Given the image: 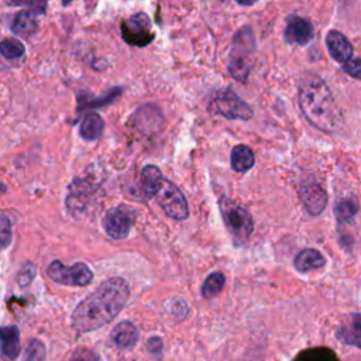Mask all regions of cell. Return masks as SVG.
<instances>
[{"label":"cell","mask_w":361,"mask_h":361,"mask_svg":"<svg viewBox=\"0 0 361 361\" xmlns=\"http://www.w3.org/2000/svg\"><path fill=\"white\" fill-rule=\"evenodd\" d=\"M130 286L126 279L113 277L102 282L78 304L71 316V326L78 333H89L112 322L126 307Z\"/></svg>","instance_id":"cell-1"},{"label":"cell","mask_w":361,"mask_h":361,"mask_svg":"<svg viewBox=\"0 0 361 361\" xmlns=\"http://www.w3.org/2000/svg\"><path fill=\"white\" fill-rule=\"evenodd\" d=\"M299 107L308 122L325 133H336L343 126V117L325 81L314 74L300 79Z\"/></svg>","instance_id":"cell-2"},{"label":"cell","mask_w":361,"mask_h":361,"mask_svg":"<svg viewBox=\"0 0 361 361\" xmlns=\"http://www.w3.org/2000/svg\"><path fill=\"white\" fill-rule=\"evenodd\" d=\"M256 37L252 27L240 29L231 44L227 68L230 75L238 82H247L256 61Z\"/></svg>","instance_id":"cell-3"},{"label":"cell","mask_w":361,"mask_h":361,"mask_svg":"<svg viewBox=\"0 0 361 361\" xmlns=\"http://www.w3.org/2000/svg\"><path fill=\"white\" fill-rule=\"evenodd\" d=\"M219 206L224 224L233 236L236 245L246 243L254 230V222L249 210L227 198H222Z\"/></svg>","instance_id":"cell-4"},{"label":"cell","mask_w":361,"mask_h":361,"mask_svg":"<svg viewBox=\"0 0 361 361\" xmlns=\"http://www.w3.org/2000/svg\"><path fill=\"white\" fill-rule=\"evenodd\" d=\"M209 112L230 120H250L254 114L252 106L246 103L233 89H224L215 93L209 105Z\"/></svg>","instance_id":"cell-5"},{"label":"cell","mask_w":361,"mask_h":361,"mask_svg":"<svg viewBox=\"0 0 361 361\" xmlns=\"http://www.w3.org/2000/svg\"><path fill=\"white\" fill-rule=\"evenodd\" d=\"M47 274L52 281L68 286H86L93 279V272L85 263L67 267L61 261L55 260L48 266Z\"/></svg>","instance_id":"cell-6"},{"label":"cell","mask_w":361,"mask_h":361,"mask_svg":"<svg viewBox=\"0 0 361 361\" xmlns=\"http://www.w3.org/2000/svg\"><path fill=\"white\" fill-rule=\"evenodd\" d=\"M137 217V212L128 206L120 205L106 212L103 217V226L106 233L114 240H123L129 236L135 222Z\"/></svg>","instance_id":"cell-7"},{"label":"cell","mask_w":361,"mask_h":361,"mask_svg":"<svg viewBox=\"0 0 361 361\" xmlns=\"http://www.w3.org/2000/svg\"><path fill=\"white\" fill-rule=\"evenodd\" d=\"M157 201L160 206L164 209V212L175 219V220H185L190 215L188 209V202L184 197V194L180 192V190L172 184L171 180L164 179L162 187L157 194Z\"/></svg>","instance_id":"cell-8"},{"label":"cell","mask_w":361,"mask_h":361,"mask_svg":"<svg viewBox=\"0 0 361 361\" xmlns=\"http://www.w3.org/2000/svg\"><path fill=\"white\" fill-rule=\"evenodd\" d=\"M122 37L128 44L133 47L148 45L155 38V34L151 30L150 17L146 13L140 12L126 19L122 23Z\"/></svg>","instance_id":"cell-9"},{"label":"cell","mask_w":361,"mask_h":361,"mask_svg":"<svg viewBox=\"0 0 361 361\" xmlns=\"http://www.w3.org/2000/svg\"><path fill=\"white\" fill-rule=\"evenodd\" d=\"M284 37L289 44L307 45L315 37V27L308 19L291 16L288 19Z\"/></svg>","instance_id":"cell-10"},{"label":"cell","mask_w":361,"mask_h":361,"mask_svg":"<svg viewBox=\"0 0 361 361\" xmlns=\"http://www.w3.org/2000/svg\"><path fill=\"white\" fill-rule=\"evenodd\" d=\"M300 201H302L307 212L312 216L321 215L328 205V194L318 183H307L300 187Z\"/></svg>","instance_id":"cell-11"},{"label":"cell","mask_w":361,"mask_h":361,"mask_svg":"<svg viewBox=\"0 0 361 361\" xmlns=\"http://www.w3.org/2000/svg\"><path fill=\"white\" fill-rule=\"evenodd\" d=\"M326 45L330 56L336 63L344 64L353 58V45L350 44L347 37L337 30H332L328 33Z\"/></svg>","instance_id":"cell-12"},{"label":"cell","mask_w":361,"mask_h":361,"mask_svg":"<svg viewBox=\"0 0 361 361\" xmlns=\"http://www.w3.org/2000/svg\"><path fill=\"white\" fill-rule=\"evenodd\" d=\"M0 354L5 360H16L20 354V330L17 326H0Z\"/></svg>","instance_id":"cell-13"},{"label":"cell","mask_w":361,"mask_h":361,"mask_svg":"<svg viewBox=\"0 0 361 361\" xmlns=\"http://www.w3.org/2000/svg\"><path fill=\"white\" fill-rule=\"evenodd\" d=\"M112 341L120 350H132L139 341V329L135 323L125 321L120 322L112 330Z\"/></svg>","instance_id":"cell-14"},{"label":"cell","mask_w":361,"mask_h":361,"mask_svg":"<svg viewBox=\"0 0 361 361\" xmlns=\"http://www.w3.org/2000/svg\"><path fill=\"white\" fill-rule=\"evenodd\" d=\"M164 183L162 174L158 167L147 165L141 169L140 176V195L146 199L157 197L158 191L161 190Z\"/></svg>","instance_id":"cell-15"},{"label":"cell","mask_w":361,"mask_h":361,"mask_svg":"<svg viewBox=\"0 0 361 361\" xmlns=\"http://www.w3.org/2000/svg\"><path fill=\"white\" fill-rule=\"evenodd\" d=\"M293 266L299 272H311L323 268L326 266V259L315 249H305L295 257Z\"/></svg>","instance_id":"cell-16"},{"label":"cell","mask_w":361,"mask_h":361,"mask_svg":"<svg viewBox=\"0 0 361 361\" xmlns=\"http://www.w3.org/2000/svg\"><path fill=\"white\" fill-rule=\"evenodd\" d=\"M337 339L344 344L361 348V315H351L350 319L337 330Z\"/></svg>","instance_id":"cell-17"},{"label":"cell","mask_w":361,"mask_h":361,"mask_svg":"<svg viewBox=\"0 0 361 361\" xmlns=\"http://www.w3.org/2000/svg\"><path fill=\"white\" fill-rule=\"evenodd\" d=\"M103 130H105V122L98 113L85 114L79 126V133L84 140L95 141L102 136Z\"/></svg>","instance_id":"cell-18"},{"label":"cell","mask_w":361,"mask_h":361,"mask_svg":"<svg viewBox=\"0 0 361 361\" xmlns=\"http://www.w3.org/2000/svg\"><path fill=\"white\" fill-rule=\"evenodd\" d=\"M230 162H231V168L234 171H237V172H247L256 164L254 153L252 151L250 147H247L245 144L236 146L233 148V151H231Z\"/></svg>","instance_id":"cell-19"},{"label":"cell","mask_w":361,"mask_h":361,"mask_svg":"<svg viewBox=\"0 0 361 361\" xmlns=\"http://www.w3.org/2000/svg\"><path fill=\"white\" fill-rule=\"evenodd\" d=\"M12 30L20 37H30L38 30L36 16L30 10H22L15 16Z\"/></svg>","instance_id":"cell-20"},{"label":"cell","mask_w":361,"mask_h":361,"mask_svg":"<svg viewBox=\"0 0 361 361\" xmlns=\"http://www.w3.org/2000/svg\"><path fill=\"white\" fill-rule=\"evenodd\" d=\"M122 93V89L114 88L107 95L102 98H93L86 92H82L78 95V112H82L85 109H93V107H102L109 103H113Z\"/></svg>","instance_id":"cell-21"},{"label":"cell","mask_w":361,"mask_h":361,"mask_svg":"<svg viewBox=\"0 0 361 361\" xmlns=\"http://www.w3.org/2000/svg\"><path fill=\"white\" fill-rule=\"evenodd\" d=\"M293 361H339V358L330 348L316 347L299 353Z\"/></svg>","instance_id":"cell-22"},{"label":"cell","mask_w":361,"mask_h":361,"mask_svg":"<svg viewBox=\"0 0 361 361\" xmlns=\"http://www.w3.org/2000/svg\"><path fill=\"white\" fill-rule=\"evenodd\" d=\"M224 284H226V277L223 272L220 271L212 272L202 285V295L206 299H210L222 292V289L224 288Z\"/></svg>","instance_id":"cell-23"},{"label":"cell","mask_w":361,"mask_h":361,"mask_svg":"<svg viewBox=\"0 0 361 361\" xmlns=\"http://www.w3.org/2000/svg\"><path fill=\"white\" fill-rule=\"evenodd\" d=\"M358 212V205L353 199H343L336 203L335 206V215L337 222L347 223L350 222Z\"/></svg>","instance_id":"cell-24"},{"label":"cell","mask_w":361,"mask_h":361,"mask_svg":"<svg viewBox=\"0 0 361 361\" xmlns=\"http://www.w3.org/2000/svg\"><path fill=\"white\" fill-rule=\"evenodd\" d=\"M47 348L45 344L38 339H31L24 350L23 361H45Z\"/></svg>","instance_id":"cell-25"},{"label":"cell","mask_w":361,"mask_h":361,"mask_svg":"<svg viewBox=\"0 0 361 361\" xmlns=\"http://www.w3.org/2000/svg\"><path fill=\"white\" fill-rule=\"evenodd\" d=\"M26 52V48L22 41L17 38H5L0 43V54H2L8 59H16L20 58Z\"/></svg>","instance_id":"cell-26"},{"label":"cell","mask_w":361,"mask_h":361,"mask_svg":"<svg viewBox=\"0 0 361 361\" xmlns=\"http://www.w3.org/2000/svg\"><path fill=\"white\" fill-rule=\"evenodd\" d=\"M12 242V222L6 215H0V249H6Z\"/></svg>","instance_id":"cell-27"},{"label":"cell","mask_w":361,"mask_h":361,"mask_svg":"<svg viewBox=\"0 0 361 361\" xmlns=\"http://www.w3.org/2000/svg\"><path fill=\"white\" fill-rule=\"evenodd\" d=\"M343 70L347 75H350L355 79H361V59L353 56L351 59H348L347 63L343 64Z\"/></svg>","instance_id":"cell-28"},{"label":"cell","mask_w":361,"mask_h":361,"mask_svg":"<svg viewBox=\"0 0 361 361\" xmlns=\"http://www.w3.org/2000/svg\"><path fill=\"white\" fill-rule=\"evenodd\" d=\"M34 275H36V267H34L31 263H27V264L22 268V271L19 272V275H17V282H19V285H20V286L29 285V284L33 281Z\"/></svg>","instance_id":"cell-29"},{"label":"cell","mask_w":361,"mask_h":361,"mask_svg":"<svg viewBox=\"0 0 361 361\" xmlns=\"http://www.w3.org/2000/svg\"><path fill=\"white\" fill-rule=\"evenodd\" d=\"M70 361H99V355L89 348H78L74 351Z\"/></svg>","instance_id":"cell-30"},{"label":"cell","mask_w":361,"mask_h":361,"mask_svg":"<svg viewBox=\"0 0 361 361\" xmlns=\"http://www.w3.org/2000/svg\"><path fill=\"white\" fill-rule=\"evenodd\" d=\"M162 340L160 337H151L148 339L147 341V350L151 353V354H160L162 351Z\"/></svg>","instance_id":"cell-31"}]
</instances>
